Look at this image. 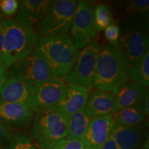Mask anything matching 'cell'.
<instances>
[{
    "mask_svg": "<svg viewBox=\"0 0 149 149\" xmlns=\"http://www.w3.org/2000/svg\"><path fill=\"white\" fill-rule=\"evenodd\" d=\"M35 51L44 59L53 77L64 81L73 68L79 55L69 33L40 37Z\"/></svg>",
    "mask_w": 149,
    "mask_h": 149,
    "instance_id": "6da1fadb",
    "label": "cell"
},
{
    "mask_svg": "<svg viewBox=\"0 0 149 149\" xmlns=\"http://www.w3.org/2000/svg\"><path fill=\"white\" fill-rule=\"evenodd\" d=\"M129 66L116 48L107 45L100 49L97 59L92 84L96 90L115 94L120 86L128 81Z\"/></svg>",
    "mask_w": 149,
    "mask_h": 149,
    "instance_id": "7a4b0ae2",
    "label": "cell"
},
{
    "mask_svg": "<svg viewBox=\"0 0 149 149\" xmlns=\"http://www.w3.org/2000/svg\"><path fill=\"white\" fill-rule=\"evenodd\" d=\"M40 36L35 29L25 27L13 19H4V38L0 66L8 70L26 56L33 53Z\"/></svg>",
    "mask_w": 149,
    "mask_h": 149,
    "instance_id": "3957f363",
    "label": "cell"
},
{
    "mask_svg": "<svg viewBox=\"0 0 149 149\" xmlns=\"http://www.w3.org/2000/svg\"><path fill=\"white\" fill-rule=\"evenodd\" d=\"M31 126V140L41 149H51L66 137V118L55 109L34 113Z\"/></svg>",
    "mask_w": 149,
    "mask_h": 149,
    "instance_id": "277c9868",
    "label": "cell"
},
{
    "mask_svg": "<svg viewBox=\"0 0 149 149\" xmlns=\"http://www.w3.org/2000/svg\"><path fill=\"white\" fill-rule=\"evenodd\" d=\"M116 48L128 66L135 64L149 52L148 27L137 22L129 21L124 24Z\"/></svg>",
    "mask_w": 149,
    "mask_h": 149,
    "instance_id": "5b68a950",
    "label": "cell"
},
{
    "mask_svg": "<svg viewBox=\"0 0 149 149\" xmlns=\"http://www.w3.org/2000/svg\"><path fill=\"white\" fill-rule=\"evenodd\" d=\"M77 1H51L42 22L35 31L40 37H53L68 33L75 13Z\"/></svg>",
    "mask_w": 149,
    "mask_h": 149,
    "instance_id": "8992f818",
    "label": "cell"
},
{
    "mask_svg": "<svg viewBox=\"0 0 149 149\" xmlns=\"http://www.w3.org/2000/svg\"><path fill=\"white\" fill-rule=\"evenodd\" d=\"M6 77H14L33 88L54 77L47 64L35 51L13 65L6 71Z\"/></svg>",
    "mask_w": 149,
    "mask_h": 149,
    "instance_id": "52a82bcc",
    "label": "cell"
},
{
    "mask_svg": "<svg viewBox=\"0 0 149 149\" xmlns=\"http://www.w3.org/2000/svg\"><path fill=\"white\" fill-rule=\"evenodd\" d=\"M93 8L88 1L77 2L69 35L79 51L95 42L97 33L93 26Z\"/></svg>",
    "mask_w": 149,
    "mask_h": 149,
    "instance_id": "ba28073f",
    "label": "cell"
},
{
    "mask_svg": "<svg viewBox=\"0 0 149 149\" xmlns=\"http://www.w3.org/2000/svg\"><path fill=\"white\" fill-rule=\"evenodd\" d=\"M100 48L93 42L79 51V55L71 71L64 80L66 84L81 86L88 90L93 88L92 79Z\"/></svg>",
    "mask_w": 149,
    "mask_h": 149,
    "instance_id": "9c48e42d",
    "label": "cell"
},
{
    "mask_svg": "<svg viewBox=\"0 0 149 149\" xmlns=\"http://www.w3.org/2000/svg\"><path fill=\"white\" fill-rule=\"evenodd\" d=\"M66 88V81L56 77H52L34 87V100L39 111L55 108L62 99Z\"/></svg>",
    "mask_w": 149,
    "mask_h": 149,
    "instance_id": "30bf717a",
    "label": "cell"
},
{
    "mask_svg": "<svg viewBox=\"0 0 149 149\" xmlns=\"http://www.w3.org/2000/svg\"><path fill=\"white\" fill-rule=\"evenodd\" d=\"M0 100L26 106L33 113L39 111L35 102L33 88L14 77H6L1 93Z\"/></svg>",
    "mask_w": 149,
    "mask_h": 149,
    "instance_id": "8fae6325",
    "label": "cell"
},
{
    "mask_svg": "<svg viewBox=\"0 0 149 149\" xmlns=\"http://www.w3.org/2000/svg\"><path fill=\"white\" fill-rule=\"evenodd\" d=\"M51 2L50 0L20 1L14 20L24 26L35 29L42 22Z\"/></svg>",
    "mask_w": 149,
    "mask_h": 149,
    "instance_id": "7c38bea8",
    "label": "cell"
},
{
    "mask_svg": "<svg viewBox=\"0 0 149 149\" xmlns=\"http://www.w3.org/2000/svg\"><path fill=\"white\" fill-rule=\"evenodd\" d=\"M110 134L119 149H139L146 142V130L141 125L129 126L115 123Z\"/></svg>",
    "mask_w": 149,
    "mask_h": 149,
    "instance_id": "4fadbf2b",
    "label": "cell"
},
{
    "mask_svg": "<svg viewBox=\"0 0 149 149\" xmlns=\"http://www.w3.org/2000/svg\"><path fill=\"white\" fill-rule=\"evenodd\" d=\"M114 124L113 114L94 117L81 140L86 149H100L109 136Z\"/></svg>",
    "mask_w": 149,
    "mask_h": 149,
    "instance_id": "5bb4252c",
    "label": "cell"
},
{
    "mask_svg": "<svg viewBox=\"0 0 149 149\" xmlns=\"http://www.w3.org/2000/svg\"><path fill=\"white\" fill-rule=\"evenodd\" d=\"M34 113L21 104L0 100V121L16 128L31 126Z\"/></svg>",
    "mask_w": 149,
    "mask_h": 149,
    "instance_id": "9a60e30c",
    "label": "cell"
},
{
    "mask_svg": "<svg viewBox=\"0 0 149 149\" xmlns=\"http://www.w3.org/2000/svg\"><path fill=\"white\" fill-rule=\"evenodd\" d=\"M89 95L88 90L81 86L67 84L64 96L55 109L67 119L86 107Z\"/></svg>",
    "mask_w": 149,
    "mask_h": 149,
    "instance_id": "2e32d148",
    "label": "cell"
},
{
    "mask_svg": "<svg viewBox=\"0 0 149 149\" xmlns=\"http://www.w3.org/2000/svg\"><path fill=\"white\" fill-rule=\"evenodd\" d=\"M148 88L128 80L115 93L116 111L138 105L144 100Z\"/></svg>",
    "mask_w": 149,
    "mask_h": 149,
    "instance_id": "e0dca14e",
    "label": "cell"
},
{
    "mask_svg": "<svg viewBox=\"0 0 149 149\" xmlns=\"http://www.w3.org/2000/svg\"><path fill=\"white\" fill-rule=\"evenodd\" d=\"M85 109L93 117L114 114L117 111L115 94L109 91H93L88 95Z\"/></svg>",
    "mask_w": 149,
    "mask_h": 149,
    "instance_id": "ac0fdd59",
    "label": "cell"
},
{
    "mask_svg": "<svg viewBox=\"0 0 149 149\" xmlns=\"http://www.w3.org/2000/svg\"><path fill=\"white\" fill-rule=\"evenodd\" d=\"M94 118L85 108L76 112L66 119V139L82 140Z\"/></svg>",
    "mask_w": 149,
    "mask_h": 149,
    "instance_id": "d6986e66",
    "label": "cell"
},
{
    "mask_svg": "<svg viewBox=\"0 0 149 149\" xmlns=\"http://www.w3.org/2000/svg\"><path fill=\"white\" fill-rule=\"evenodd\" d=\"M121 13L131 22L145 24L148 19V0H128L118 3Z\"/></svg>",
    "mask_w": 149,
    "mask_h": 149,
    "instance_id": "ffe728a7",
    "label": "cell"
},
{
    "mask_svg": "<svg viewBox=\"0 0 149 149\" xmlns=\"http://www.w3.org/2000/svg\"><path fill=\"white\" fill-rule=\"evenodd\" d=\"M113 116L115 123L123 126H139L146 120L143 102L138 105L117 111Z\"/></svg>",
    "mask_w": 149,
    "mask_h": 149,
    "instance_id": "44dd1931",
    "label": "cell"
},
{
    "mask_svg": "<svg viewBox=\"0 0 149 149\" xmlns=\"http://www.w3.org/2000/svg\"><path fill=\"white\" fill-rule=\"evenodd\" d=\"M128 79L148 88L149 85V52L128 70Z\"/></svg>",
    "mask_w": 149,
    "mask_h": 149,
    "instance_id": "7402d4cb",
    "label": "cell"
},
{
    "mask_svg": "<svg viewBox=\"0 0 149 149\" xmlns=\"http://www.w3.org/2000/svg\"><path fill=\"white\" fill-rule=\"evenodd\" d=\"M111 21L112 15L109 6L104 3L97 6L93 12V26L95 33L104 31Z\"/></svg>",
    "mask_w": 149,
    "mask_h": 149,
    "instance_id": "603a6c76",
    "label": "cell"
},
{
    "mask_svg": "<svg viewBox=\"0 0 149 149\" xmlns=\"http://www.w3.org/2000/svg\"><path fill=\"white\" fill-rule=\"evenodd\" d=\"M6 149H41L33 141L24 135L17 133L13 135Z\"/></svg>",
    "mask_w": 149,
    "mask_h": 149,
    "instance_id": "cb8c5ba5",
    "label": "cell"
},
{
    "mask_svg": "<svg viewBox=\"0 0 149 149\" xmlns=\"http://www.w3.org/2000/svg\"><path fill=\"white\" fill-rule=\"evenodd\" d=\"M51 149H86L84 143L79 139H61Z\"/></svg>",
    "mask_w": 149,
    "mask_h": 149,
    "instance_id": "d4e9b609",
    "label": "cell"
},
{
    "mask_svg": "<svg viewBox=\"0 0 149 149\" xmlns=\"http://www.w3.org/2000/svg\"><path fill=\"white\" fill-rule=\"evenodd\" d=\"M105 37L112 47L116 48L120 34V28L115 24H109L104 29Z\"/></svg>",
    "mask_w": 149,
    "mask_h": 149,
    "instance_id": "484cf974",
    "label": "cell"
},
{
    "mask_svg": "<svg viewBox=\"0 0 149 149\" xmlns=\"http://www.w3.org/2000/svg\"><path fill=\"white\" fill-rule=\"evenodd\" d=\"M19 3L17 0H2L0 1V9L5 15L11 17L16 14Z\"/></svg>",
    "mask_w": 149,
    "mask_h": 149,
    "instance_id": "4316f807",
    "label": "cell"
},
{
    "mask_svg": "<svg viewBox=\"0 0 149 149\" xmlns=\"http://www.w3.org/2000/svg\"><path fill=\"white\" fill-rule=\"evenodd\" d=\"M12 136L10 128L0 121V146H3L6 143L8 144Z\"/></svg>",
    "mask_w": 149,
    "mask_h": 149,
    "instance_id": "83f0119b",
    "label": "cell"
},
{
    "mask_svg": "<svg viewBox=\"0 0 149 149\" xmlns=\"http://www.w3.org/2000/svg\"><path fill=\"white\" fill-rule=\"evenodd\" d=\"M100 149H119V148L115 139L110 134L108 138L104 141V142L100 146Z\"/></svg>",
    "mask_w": 149,
    "mask_h": 149,
    "instance_id": "f1b7e54d",
    "label": "cell"
},
{
    "mask_svg": "<svg viewBox=\"0 0 149 149\" xmlns=\"http://www.w3.org/2000/svg\"><path fill=\"white\" fill-rule=\"evenodd\" d=\"M3 38H4V19L2 15L0 14V57L2 51Z\"/></svg>",
    "mask_w": 149,
    "mask_h": 149,
    "instance_id": "f546056e",
    "label": "cell"
},
{
    "mask_svg": "<svg viewBox=\"0 0 149 149\" xmlns=\"http://www.w3.org/2000/svg\"><path fill=\"white\" fill-rule=\"evenodd\" d=\"M148 88L147 89L146 95H145L144 99L143 100V106H144V114L146 115V116H148V113H149V107H148Z\"/></svg>",
    "mask_w": 149,
    "mask_h": 149,
    "instance_id": "4dcf8cb0",
    "label": "cell"
},
{
    "mask_svg": "<svg viewBox=\"0 0 149 149\" xmlns=\"http://www.w3.org/2000/svg\"><path fill=\"white\" fill-rule=\"evenodd\" d=\"M6 79V70L0 66V93H1V88H2L3 84Z\"/></svg>",
    "mask_w": 149,
    "mask_h": 149,
    "instance_id": "1f68e13d",
    "label": "cell"
},
{
    "mask_svg": "<svg viewBox=\"0 0 149 149\" xmlns=\"http://www.w3.org/2000/svg\"><path fill=\"white\" fill-rule=\"evenodd\" d=\"M147 143H148V141H147V142H146H146H145V144L143 145V146L141 147V148H142V149H148V145H147V146H146Z\"/></svg>",
    "mask_w": 149,
    "mask_h": 149,
    "instance_id": "d6a6232c",
    "label": "cell"
},
{
    "mask_svg": "<svg viewBox=\"0 0 149 149\" xmlns=\"http://www.w3.org/2000/svg\"><path fill=\"white\" fill-rule=\"evenodd\" d=\"M0 149H3V148H2V146H0Z\"/></svg>",
    "mask_w": 149,
    "mask_h": 149,
    "instance_id": "836d02e7",
    "label": "cell"
}]
</instances>
